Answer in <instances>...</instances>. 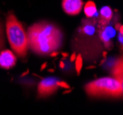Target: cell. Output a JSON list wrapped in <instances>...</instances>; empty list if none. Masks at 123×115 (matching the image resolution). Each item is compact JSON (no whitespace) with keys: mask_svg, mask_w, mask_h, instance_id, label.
<instances>
[{"mask_svg":"<svg viewBox=\"0 0 123 115\" xmlns=\"http://www.w3.org/2000/svg\"><path fill=\"white\" fill-rule=\"evenodd\" d=\"M6 30L12 50L18 56L24 58L29 50L28 35L23 25L13 13H9L6 17Z\"/></svg>","mask_w":123,"mask_h":115,"instance_id":"4","label":"cell"},{"mask_svg":"<svg viewBox=\"0 0 123 115\" xmlns=\"http://www.w3.org/2000/svg\"><path fill=\"white\" fill-rule=\"evenodd\" d=\"M5 45V39H4V25L0 19V48L4 47Z\"/></svg>","mask_w":123,"mask_h":115,"instance_id":"12","label":"cell"},{"mask_svg":"<svg viewBox=\"0 0 123 115\" xmlns=\"http://www.w3.org/2000/svg\"><path fill=\"white\" fill-rule=\"evenodd\" d=\"M66 84L56 77H48L43 78L38 85V97L40 99L50 97L61 87L68 88V85Z\"/></svg>","mask_w":123,"mask_h":115,"instance_id":"5","label":"cell"},{"mask_svg":"<svg viewBox=\"0 0 123 115\" xmlns=\"http://www.w3.org/2000/svg\"><path fill=\"white\" fill-rule=\"evenodd\" d=\"M115 28L118 32V41L119 43V47L120 50H122V45H123V40H122V25L120 23H118V21L115 24Z\"/></svg>","mask_w":123,"mask_h":115,"instance_id":"11","label":"cell"},{"mask_svg":"<svg viewBox=\"0 0 123 115\" xmlns=\"http://www.w3.org/2000/svg\"><path fill=\"white\" fill-rule=\"evenodd\" d=\"M83 0H62V6L63 11L68 15H77L83 8Z\"/></svg>","mask_w":123,"mask_h":115,"instance_id":"6","label":"cell"},{"mask_svg":"<svg viewBox=\"0 0 123 115\" xmlns=\"http://www.w3.org/2000/svg\"><path fill=\"white\" fill-rule=\"evenodd\" d=\"M108 69L112 77L123 81V61L121 56L114 59Z\"/></svg>","mask_w":123,"mask_h":115,"instance_id":"8","label":"cell"},{"mask_svg":"<svg viewBox=\"0 0 123 115\" xmlns=\"http://www.w3.org/2000/svg\"><path fill=\"white\" fill-rule=\"evenodd\" d=\"M17 63L15 53L9 50H4L0 52V67L3 69H11Z\"/></svg>","mask_w":123,"mask_h":115,"instance_id":"7","label":"cell"},{"mask_svg":"<svg viewBox=\"0 0 123 115\" xmlns=\"http://www.w3.org/2000/svg\"><path fill=\"white\" fill-rule=\"evenodd\" d=\"M84 11L86 17H94L97 15V6L95 5V3L92 1H88L85 7H84Z\"/></svg>","mask_w":123,"mask_h":115,"instance_id":"9","label":"cell"},{"mask_svg":"<svg viewBox=\"0 0 123 115\" xmlns=\"http://www.w3.org/2000/svg\"><path fill=\"white\" fill-rule=\"evenodd\" d=\"M29 49L38 55L46 56L58 52L62 46L63 33L59 27L49 21H39L27 31Z\"/></svg>","mask_w":123,"mask_h":115,"instance_id":"2","label":"cell"},{"mask_svg":"<svg viewBox=\"0 0 123 115\" xmlns=\"http://www.w3.org/2000/svg\"><path fill=\"white\" fill-rule=\"evenodd\" d=\"M107 22L108 21L104 20L100 16L86 17L74 32L72 50L82 58L84 63H96L106 51L103 30Z\"/></svg>","mask_w":123,"mask_h":115,"instance_id":"1","label":"cell"},{"mask_svg":"<svg viewBox=\"0 0 123 115\" xmlns=\"http://www.w3.org/2000/svg\"><path fill=\"white\" fill-rule=\"evenodd\" d=\"M99 16L101 17L104 20H111L113 18V11L111 9V7H109V6H104V7H102L100 9Z\"/></svg>","mask_w":123,"mask_h":115,"instance_id":"10","label":"cell"},{"mask_svg":"<svg viewBox=\"0 0 123 115\" xmlns=\"http://www.w3.org/2000/svg\"><path fill=\"white\" fill-rule=\"evenodd\" d=\"M85 91L90 98L121 99L123 94V81L112 77L95 79L85 86Z\"/></svg>","mask_w":123,"mask_h":115,"instance_id":"3","label":"cell"}]
</instances>
